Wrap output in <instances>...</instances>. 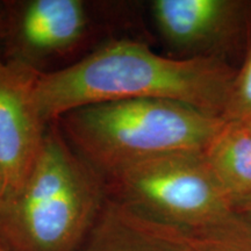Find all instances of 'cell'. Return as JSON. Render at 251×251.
<instances>
[{
    "label": "cell",
    "mask_w": 251,
    "mask_h": 251,
    "mask_svg": "<svg viewBox=\"0 0 251 251\" xmlns=\"http://www.w3.org/2000/svg\"><path fill=\"white\" fill-rule=\"evenodd\" d=\"M196 251H251V238L244 231L194 237Z\"/></svg>",
    "instance_id": "8fae6325"
},
{
    "label": "cell",
    "mask_w": 251,
    "mask_h": 251,
    "mask_svg": "<svg viewBox=\"0 0 251 251\" xmlns=\"http://www.w3.org/2000/svg\"><path fill=\"white\" fill-rule=\"evenodd\" d=\"M108 199L105 179L49 126L25 184L0 202L6 251H78Z\"/></svg>",
    "instance_id": "7a4b0ae2"
},
{
    "label": "cell",
    "mask_w": 251,
    "mask_h": 251,
    "mask_svg": "<svg viewBox=\"0 0 251 251\" xmlns=\"http://www.w3.org/2000/svg\"><path fill=\"white\" fill-rule=\"evenodd\" d=\"M203 152L231 202L251 197V131L244 122L226 121Z\"/></svg>",
    "instance_id": "9c48e42d"
},
{
    "label": "cell",
    "mask_w": 251,
    "mask_h": 251,
    "mask_svg": "<svg viewBox=\"0 0 251 251\" xmlns=\"http://www.w3.org/2000/svg\"><path fill=\"white\" fill-rule=\"evenodd\" d=\"M0 251H6L5 249H4V248H2L1 246H0Z\"/></svg>",
    "instance_id": "9a60e30c"
},
{
    "label": "cell",
    "mask_w": 251,
    "mask_h": 251,
    "mask_svg": "<svg viewBox=\"0 0 251 251\" xmlns=\"http://www.w3.org/2000/svg\"><path fill=\"white\" fill-rule=\"evenodd\" d=\"M242 122H244V124L247 125V127L249 128L250 131H251V119H249V120H247V121H242Z\"/></svg>",
    "instance_id": "5bb4252c"
},
{
    "label": "cell",
    "mask_w": 251,
    "mask_h": 251,
    "mask_svg": "<svg viewBox=\"0 0 251 251\" xmlns=\"http://www.w3.org/2000/svg\"><path fill=\"white\" fill-rule=\"evenodd\" d=\"M39 75L23 62L0 63V202L25 184L45 146L50 125L36 106Z\"/></svg>",
    "instance_id": "5b68a950"
},
{
    "label": "cell",
    "mask_w": 251,
    "mask_h": 251,
    "mask_svg": "<svg viewBox=\"0 0 251 251\" xmlns=\"http://www.w3.org/2000/svg\"><path fill=\"white\" fill-rule=\"evenodd\" d=\"M251 119V46L241 70L236 72L227 109L226 121H247Z\"/></svg>",
    "instance_id": "30bf717a"
},
{
    "label": "cell",
    "mask_w": 251,
    "mask_h": 251,
    "mask_svg": "<svg viewBox=\"0 0 251 251\" xmlns=\"http://www.w3.org/2000/svg\"><path fill=\"white\" fill-rule=\"evenodd\" d=\"M2 33H4V12H2L1 6H0V39H2ZM2 62L0 57V63Z\"/></svg>",
    "instance_id": "4fadbf2b"
},
{
    "label": "cell",
    "mask_w": 251,
    "mask_h": 251,
    "mask_svg": "<svg viewBox=\"0 0 251 251\" xmlns=\"http://www.w3.org/2000/svg\"><path fill=\"white\" fill-rule=\"evenodd\" d=\"M225 122L178 102L128 99L81 106L56 124L72 149L106 177L153 156L205 151Z\"/></svg>",
    "instance_id": "3957f363"
},
{
    "label": "cell",
    "mask_w": 251,
    "mask_h": 251,
    "mask_svg": "<svg viewBox=\"0 0 251 251\" xmlns=\"http://www.w3.org/2000/svg\"><path fill=\"white\" fill-rule=\"evenodd\" d=\"M235 76L220 56L168 57L118 39L68 67L40 72L35 101L48 125L81 106L128 99L174 101L225 120Z\"/></svg>",
    "instance_id": "6da1fadb"
},
{
    "label": "cell",
    "mask_w": 251,
    "mask_h": 251,
    "mask_svg": "<svg viewBox=\"0 0 251 251\" xmlns=\"http://www.w3.org/2000/svg\"><path fill=\"white\" fill-rule=\"evenodd\" d=\"M6 7L2 37L8 59L39 71V64L74 51L90 33L89 6L81 0H26Z\"/></svg>",
    "instance_id": "8992f818"
},
{
    "label": "cell",
    "mask_w": 251,
    "mask_h": 251,
    "mask_svg": "<svg viewBox=\"0 0 251 251\" xmlns=\"http://www.w3.org/2000/svg\"><path fill=\"white\" fill-rule=\"evenodd\" d=\"M151 15L157 30L185 57H209L233 35L246 4L235 0H155Z\"/></svg>",
    "instance_id": "52a82bcc"
},
{
    "label": "cell",
    "mask_w": 251,
    "mask_h": 251,
    "mask_svg": "<svg viewBox=\"0 0 251 251\" xmlns=\"http://www.w3.org/2000/svg\"><path fill=\"white\" fill-rule=\"evenodd\" d=\"M78 251H196V242L108 197Z\"/></svg>",
    "instance_id": "ba28073f"
},
{
    "label": "cell",
    "mask_w": 251,
    "mask_h": 251,
    "mask_svg": "<svg viewBox=\"0 0 251 251\" xmlns=\"http://www.w3.org/2000/svg\"><path fill=\"white\" fill-rule=\"evenodd\" d=\"M233 209L238 222L251 238V197L235 200L233 201Z\"/></svg>",
    "instance_id": "7c38bea8"
},
{
    "label": "cell",
    "mask_w": 251,
    "mask_h": 251,
    "mask_svg": "<svg viewBox=\"0 0 251 251\" xmlns=\"http://www.w3.org/2000/svg\"><path fill=\"white\" fill-rule=\"evenodd\" d=\"M103 179L112 199L192 237L247 233L203 151L153 156Z\"/></svg>",
    "instance_id": "277c9868"
}]
</instances>
